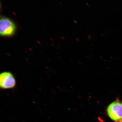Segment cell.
<instances>
[{
  "label": "cell",
  "mask_w": 122,
  "mask_h": 122,
  "mask_svg": "<svg viewBox=\"0 0 122 122\" xmlns=\"http://www.w3.org/2000/svg\"></svg>",
  "instance_id": "277c9868"
},
{
  "label": "cell",
  "mask_w": 122,
  "mask_h": 122,
  "mask_svg": "<svg viewBox=\"0 0 122 122\" xmlns=\"http://www.w3.org/2000/svg\"><path fill=\"white\" fill-rule=\"evenodd\" d=\"M122 122V121H121V122Z\"/></svg>",
  "instance_id": "5b68a950"
},
{
  "label": "cell",
  "mask_w": 122,
  "mask_h": 122,
  "mask_svg": "<svg viewBox=\"0 0 122 122\" xmlns=\"http://www.w3.org/2000/svg\"><path fill=\"white\" fill-rule=\"evenodd\" d=\"M16 85V79L12 73L5 72L0 74V89L2 90L13 89Z\"/></svg>",
  "instance_id": "3957f363"
},
{
  "label": "cell",
  "mask_w": 122,
  "mask_h": 122,
  "mask_svg": "<svg viewBox=\"0 0 122 122\" xmlns=\"http://www.w3.org/2000/svg\"><path fill=\"white\" fill-rule=\"evenodd\" d=\"M108 116L115 122H120L122 120V102L117 99L111 103L107 107Z\"/></svg>",
  "instance_id": "6da1fadb"
},
{
  "label": "cell",
  "mask_w": 122,
  "mask_h": 122,
  "mask_svg": "<svg viewBox=\"0 0 122 122\" xmlns=\"http://www.w3.org/2000/svg\"><path fill=\"white\" fill-rule=\"evenodd\" d=\"M16 26L11 19L5 17H0V35L10 37L15 34Z\"/></svg>",
  "instance_id": "7a4b0ae2"
}]
</instances>
